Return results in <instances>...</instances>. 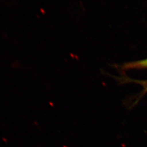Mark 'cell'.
<instances>
[{"instance_id":"obj_1","label":"cell","mask_w":147,"mask_h":147,"mask_svg":"<svg viewBox=\"0 0 147 147\" xmlns=\"http://www.w3.org/2000/svg\"><path fill=\"white\" fill-rule=\"evenodd\" d=\"M121 68L124 70L130 69L147 68V58L136 62L125 63L121 65Z\"/></svg>"},{"instance_id":"obj_2","label":"cell","mask_w":147,"mask_h":147,"mask_svg":"<svg viewBox=\"0 0 147 147\" xmlns=\"http://www.w3.org/2000/svg\"><path fill=\"white\" fill-rule=\"evenodd\" d=\"M117 80L119 82V84H124L128 82H135L138 84H141L143 88V90L141 93V95L144 94L147 92V81H141L136 80L133 79H129L128 78H125L123 76L121 78H116Z\"/></svg>"}]
</instances>
